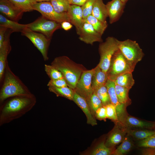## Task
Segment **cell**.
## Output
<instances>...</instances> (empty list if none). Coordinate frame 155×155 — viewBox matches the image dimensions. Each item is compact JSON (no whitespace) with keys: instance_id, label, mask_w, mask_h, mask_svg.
Here are the masks:
<instances>
[{"instance_id":"1","label":"cell","mask_w":155,"mask_h":155,"mask_svg":"<svg viewBox=\"0 0 155 155\" xmlns=\"http://www.w3.org/2000/svg\"><path fill=\"white\" fill-rule=\"evenodd\" d=\"M35 103L33 95L13 97L0 107V126L22 117L30 111Z\"/></svg>"},{"instance_id":"2","label":"cell","mask_w":155,"mask_h":155,"mask_svg":"<svg viewBox=\"0 0 155 155\" xmlns=\"http://www.w3.org/2000/svg\"><path fill=\"white\" fill-rule=\"evenodd\" d=\"M51 65L61 72L68 86L74 90L82 73L87 70L82 64L65 56L56 57Z\"/></svg>"},{"instance_id":"3","label":"cell","mask_w":155,"mask_h":155,"mask_svg":"<svg viewBox=\"0 0 155 155\" xmlns=\"http://www.w3.org/2000/svg\"><path fill=\"white\" fill-rule=\"evenodd\" d=\"M32 96H33L32 94L21 85L13 73L7 70L5 73L3 85L0 91L1 103L10 97Z\"/></svg>"},{"instance_id":"4","label":"cell","mask_w":155,"mask_h":155,"mask_svg":"<svg viewBox=\"0 0 155 155\" xmlns=\"http://www.w3.org/2000/svg\"><path fill=\"white\" fill-rule=\"evenodd\" d=\"M135 66L130 63L119 49L113 56L107 72L108 79L114 81L118 76L127 73H132Z\"/></svg>"},{"instance_id":"5","label":"cell","mask_w":155,"mask_h":155,"mask_svg":"<svg viewBox=\"0 0 155 155\" xmlns=\"http://www.w3.org/2000/svg\"><path fill=\"white\" fill-rule=\"evenodd\" d=\"M118 40L113 36L107 37L104 42H100L98 51L100 61L98 65L102 71L107 73L110 65L112 58L119 49Z\"/></svg>"},{"instance_id":"6","label":"cell","mask_w":155,"mask_h":155,"mask_svg":"<svg viewBox=\"0 0 155 155\" xmlns=\"http://www.w3.org/2000/svg\"><path fill=\"white\" fill-rule=\"evenodd\" d=\"M118 45L119 49L125 57L135 66L144 56L142 50L135 41L129 39L121 41L119 40Z\"/></svg>"},{"instance_id":"7","label":"cell","mask_w":155,"mask_h":155,"mask_svg":"<svg viewBox=\"0 0 155 155\" xmlns=\"http://www.w3.org/2000/svg\"><path fill=\"white\" fill-rule=\"evenodd\" d=\"M30 30L42 33L49 39L54 32L61 28V23L42 16L33 22L27 24Z\"/></svg>"},{"instance_id":"8","label":"cell","mask_w":155,"mask_h":155,"mask_svg":"<svg viewBox=\"0 0 155 155\" xmlns=\"http://www.w3.org/2000/svg\"><path fill=\"white\" fill-rule=\"evenodd\" d=\"M95 68L89 70H86L82 73L74 90L83 97L89 106L90 98L93 93L91 82Z\"/></svg>"},{"instance_id":"9","label":"cell","mask_w":155,"mask_h":155,"mask_svg":"<svg viewBox=\"0 0 155 155\" xmlns=\"http://www.w3.org/2000/svg\"><path fill=\"white\" fill-rule=\"evenodd\" d=\"M34 10L39 12L45 18L61 23L69 20L67 13H59L54 9L50 1L36 2L33 6Z\"/></svg>"},{"instance_id":"10","label":"cell","mask_w":155,"mask_h":155,"mask_svg":"<svg viewBox=\"0 0 155 155\" xmlns=\"http://www.w3.org/2000/svg\"><path fill=\"white\" fill-rule=\"evenodd\" d=\"M28 38L41 53L44 60L48 59V50L50 39L43 34L34 32L28 28L22 32Z\"/></svg>"},{"instance_id":"11","label":"cell","mask_w":155,"mask_h":155,"mask_svg":"<svg viewBox=\"0 0 155 155\" xmlns=\"http://www.w3.org/2000/svg\"><path fill=\"white\" fill-rule=\"evenodd\" d=\"M76 30L79 39L86 44L92 45L95 42H102V36L84 20L81 27Z\"/></svg>"},{"instance_id":"12","label":"cell","mask_w":155,"mask_h":155,"mask_svg":"<svg viewBox=\"0 0 155 155\" xmlns=\"http://www.w3.org/2000/svg\"><path fill=\"white\" fill-rule=\"evenodd\" d=\"M120 123L127 128L155 130V121L138 119L127 113Z\"/></svg>"},{"instance_id":"13","label":"cell","mask_w":155,"mask_h":155,"mask_svg":"<svg viewBox=\"0 0 155 155\" xmlns=\"http://www.w3.org/2000/svg\"><path fill=\"white\" fill-rule=\"evenodd\" d=\"M105 85L107 89L111 102L116 106L118 121L120 122L127 113L126 111L127 107L119 102L115 92L114 81L108 79Z\"/></svg>"},{"instance_id":"14","label":"cell","mask_w":155,"mask_h":155,"mask_svg":"<svg viewBox=\"0 0 155 155\" xmlns=\"http://www.w3.org/2000/svg\"><path fill=\"white\" fill-rule=\"evenodd\" d=\"M115 125L105 143L110 148L121 143L127 135V128L119 122L115 123Z\"/></svg>"},{"instance_id":"15","label":"cell","mask_w":155,"mask_h":155,"mask_svg":"<svg viewBox=\"0 0 155 155\" xmlns=\"http://www.w3.org/2000/svg\"><path fill=\"white\" fill-rule=\"evenodd\" d=\"M0 11L7 18L16 22L22 18L24 12L9 0H0Z\"/></svg>"},{"instance_id":"16","label":"cell","mask_w":155,"mask_h":155,"mask_svg":"<svg viewBox=\"0 0 155 155\" xmlns=\"http://www.w3.org/2000/svg\"><path fill=\"white\" fill-rule=\"evenodd\" d=\"M125 4L121 0H112L107 3L106 5L110 24L119 20L124 12Z\"/></svg>"},{"instance_id":"17","label":"cell","mask_w":155,"mask_h":155,"mask_svg":"<svg viewBox=\"0 0 155 155\" xmlns=\"http://www.w3.org/2000/svg\"><path fill=\"white\" fill-rule=\"evenodd\" d=\"M73 100L85 114L87 119V123L92 126L97 125L96 121L86 100L74 91Z\"/></svg>"},{"instance_id":"18","label":"cell","mask_w":155,"mask_h":155,"mask_svg":"<svg viewBox=\"0 0 155 155\" xmlns=\"http://www.w3.org/2000/svg\"><path fill=\"white\" fill-rule=\"evenodd\" d=\"M67 13L69 22L75 27L76 30L80 28L84 21L81 6L71 4Z\"/></svg>"},{"instance_id":"19","label":"cell","mask_w":155,"mask_h":155,"mask_svg":"<svg viewBox=\"0 0 155 155\" xmlns=\"http://www.w3.org/2000/svg\"><path fill=\"white\" fill-rule=\"evenodd\" d=\"M10 30L7 31L4 41L0 47V80H1L4 72L6 66V61L10 46L9 45V37L12 32Z\"/></svg>"},{"instance_id":"20","label":"cell","mask_w":155,"mask_h":155,"mask_svg":"<svg viewBox=\"0 0 155 155\" xmlns=\"http://www.w3.org/2000/svg\"><path fill=\"white\" fill-rule=\"evenodd\" d=\"M0 26L6 27L13 32H22L27 30V24H21L7 18L0 14Z\"/></svg>"},{"instance_id":"21","label":"cell","mask_w":155,"mask_h":155,"mask_svg":"<svg viewBox=\"0 0 155 155\" xmlns=\"http://www.w3.org/2000/svg\"><path fill=\"white\" fill-rule=\"evenodd\" d=\"M108 79L107 73L102 71L97 65L95 67L92 79L91 85L93 90L105 85Z\"/></svg>"},{"instance_id":"22","label":"cell","mask_w":155,"mask_h":155,"mask_svg":"<svg viewBox=\"0 0 155 155\" xmlns=\"http://www.w3.org/2000/svg\"><path fill=\"white\" fill-rule=\"evenodd\" d=\"M93 16L100 20L106 22L108 17L106 5L102 0H96L94 3L92 13Z\"/></svg>"},{"instance_id":"23","label":"cell","mask_w":155,"mask_h":155,"mask_svg":"<svg viewBox=\"0 0 155 155\" xmlns=\"http://www.w3.org/2000/svg\"><path fill=\"white\" fill-rule=\"evenodd\" d=\"M127 134L129 136L140 140L146 139L155 134V130L148 129L127 128Z\"/></svg>"},{"instance_id":"24","label":"cell","mask_w":155,"mask_h":155,"mask_svg":"<svg viewBox=\"0 0 155 155\" xmlns=\"http://www.w3.org/2000/svg\"><path fill=\"white\" fill-rule=\"evenodd\" d=\"M115 90L119 102L127 107L130 105L131 102L129 96V90L115 84Z\"/></svg>"},{"instance_id":"25","label":"cell","mask_w":155,"mask_h":155,"mask_svg":"<svg viewBox=\"0 0 155 155\" xmlns=\"http://www.w3.org/2000/svg\"><path fill=\"white\" fill-rule=\"evenodd\" d=\"M115 84L130 90L134 85L135 81L132 73H127L117 77L114 81Z\"/></svg>"},{"instance_id":"26","label":"cell","mask_w":155,"mask_h":155,"mask_svg":"<svg viewBox=\"0 0 155 155\" xmlns=\"http://www.w3.org/2000/svg\"><path fill=\"white\" fill-rule=\"evenodd\" d=\"M133 146L132 141L127 134L119 146L113 151L112 154L123 155L129 152Z\"/></svg>"},{"instance_id":"27","label":"cell","mask_w":155,"mask_h":155,"mask_svg":"<svg viewBox=\"0 0 155 155\" xmlns=\"http://www.w3.org/2000/svg\"><path fill=\"white\" fill-rule=\"evenodd\" d=\"M84 20L91 24L94 29L102 36L108 26L107 22L102 21L92 15L88 16Z\"/></svg>"},{"instance_id":"28","label":"cell","mask_w":155,"mask_h":155,"mask_svg":"<svg viewBox=\"0 0 155 155\" xmlns=\"http://www.w3.org/2000/svg\"><path fill=\"white\" fill-rule=\"evenodd\" d=\"M49 89L57 96H62L73 100L74 90L68 86L61 88L50 86L49 87Z\"/></svg>"},{"instance_id":"29","label":"cell","mask_w":155,"mask_h":155,"mask_svg":"<svg viewBox=\"0 0 155 155\" xmlns=\"http://www.w3.org/2000/svg\"><path fill=\"white\" fill-rule=\"evenodd\" d=\"M9 0L24 12L33 10V6L37 2L35 0Z\"/></svg>"},{"instance_id":"30","label":"cell","mask_w":155,"mask_h":155,"mask_svg":"<svg viewBox=\"0 0 155 155\" xmlns=\"http://www.w3.org/2000/svg\"><path fill=\"white\" fill-rule=\"evenodd\" d=\"M55 10L59 13L67 12L70 4L67 0H51Z\"/></svg>"},{"instance_id":"31","label":"cell","mask_w":155,"mask_h":155,"mask_svg":"<svg viewBox=\"0 0 155 155\" xmlns=\"http://www.w3.org/2000/svg\"><path fill=\"white\" fill-rule=\"evenodd\" d=\"M94 92L101 100L103 106L111 103L107 89L105 85L102 86L93 90Z\"/></svg>"},{"instance_id":"32","label":"cell","mask_w":155,"mask_h":155,"mask_svg":"<svg viewBox=\"0 0 155 155\" xmlns=\"http://www.w3.org/2000/svg\"><path fill=\"white\" fill-rule=\"evenodd\" d=\"M115 150V149H114ZM114 150L107 147L104 142L98 144L92 151V155H109L112 154Z\"/></svg>"},{"instance_id":"33","label":"cell","mask_w":155,"mask_h":155,"mask_svg":"<svg viewBox=\"0 0 155 155\" xmlns=\"http://www.w3.org/2000/svg\"><path fill=\"white\" fill-rule=\"evenodd\" d=\"M44 70L46 73L51 80L63 78L61 72L51 65H45Z\"/></svg>"},{"instance_id":"34","label":"cell","mask_w":155,"mask_h":155,"mask_svg":"<svg viewBox=\"0 0 155 155\" xmlns=\"http://www.w3.org/2000/svg\"><path fill=\"white\" fill-rule=\"evenodd\" d=\"M105 106L106 108L107 118L112 120L115 123L119 122L116 106L111 103Z\"/></svg>"},{"instance_id":"35","label":"cell","mask_w":155,"mask_h":155,"mask_svg":"<svg viewBox=\"0 0 155 155\" xmlns=\"http://www.w3.org/2000/svg\"><path fill=\"white\" fill-rule=\"evenodd\" d=\"M102 106L101 100L93 92L90 98L89 103V106L93 114L95 113L96 111Z\"/></svg>"},{"instance_id":"36","label":"cell","mask_w":155,"mask_h":155,"mask_svg":"<svg viewBox=\"0 0 155 155\" xmlns=\"http://www.w3.org/2000/svg\"><path fill=\"white\" fill-rule=\"evenodd\" d=\"M96 0H88L84 4L81 6L84 20L92 14L93 8Z\"/></svg>"},{"instance_id":"37","label":"cell","mask_w":155,"mask_h":155,"mask_svg":"<svg viewBox=\"0 0 155 155\" xmlns=\"http://www.w3.org/2000/svg\"><path fill=\"white\" fill-rule=\"evenodd\" d=\"M138 145L140 147L155 148V134L143 140H140Z\"/></svg>"},{"instance_id":"38","label":"cell","mask_w":155,"mask_h":155,"mask_svg":"<svg viewBox=\"0 0 155 155\" xmlns=\"http://www.w3.org/2000/svg\"><path fill=\"white\" fill-rule=\"evenodd\" d=\"M47 86L49 87L61 88L68 86L64 78L56 80H51L48 82Z\"/></svg>"},{"instance_id":"39","label":"cell","mask_w":155,"mask_h":155,"mask_svg":"<svg viewBox=\"0 0 155 155\" xmlns=\"http://www.w3.org/2000/svg\"><path fill=\"white\" fill-rule=\"evenodd\" d=\"M96 117L100 120H105L107 118L106 108L105 106L98 108L95 112Z\"/></svg>"},{"instance_id":"40","label":"cell","mask_w":155,"mask_h":155,"mask_svg":"<svg viewBox=\"0 0 155 155\" xmlns=\"http://www.w3.org/2000/svg\"><path fill=\"white\" fill-rule=\"evenodd\" d=\"M8 28L2 26L0 27V47L4 41Z\"/></svg>"},{"instance_id":"41","label":"cell","mask_w":155,"mask_h":155,"mask_svg":"<svg viewBox=\"0 0 155 155\" xmlns=\"http://www.w3.org/2000/svg\"><path fill=\"white\" fill-rule=\"evenodd\" d=\"M141 154L142 155H155V148H143Z\"/></svg>"},{"instance_id":"42","label":"cell","mask_w":155,"mask_h":155,"mask_svg":"<svg viewBox=\"0 0 155 155\" xmlns=\"http://www.w3.org/2000/svg\"><path fill=\"white\" fill-rule=\"evenodd\" d=\"M61 28L67 31L70 30L72 27V25L69 22L65 21L61 23Z\"/></svg>"},{"instance_id":"43","label":"cell","mask_w":155,"mask_h":155,"mask_svg":"<svg viewBox=\"0 0 155 155\" xmlns=\"http://www.w3.org/2000/svg\"><path fill=\"white\" fill-rule=\"evenodd\" d=\"M88 0H72L71 4L82 6Z\"/></svg>"},{"instance_id":"44","label":"cell","mask_w":155,"mask_h":155,"mask_svg":"<svg viewBox=\"0 0 155 155\" xmlns=\"http://www.w3.org/2000/svg\"><path fill=\"white\" fill-rule=\"evenodd\" d=\"M37 2L50 1L51 0H35Z\"/></svg>"},{"instance_id":"45","label":"cell","mask_w":155,"mask_h":155,"mask_svg":"<svg viewBox=\"0 0 155 155\" xmlns=\"http://www.w3.org/2000/svg\"><path fill=\"white\" fill-rule=\"evenodd\" d=\"M128 0H121V1H122V2L125 4H126Z\"/></svg>"},{"instance_id":"46","label":"cell","mask_w":155,"mask_h":155,"mask_svg":"<svg viewBox=\"0 0 155 155\" xmlns=\"http://www.w3.org/2000/svg\"><path fill=\"white\" fill-rule=\"evenodd\" d=\"M67 0L69 2L70 4H71V3L72 2V0Z\"/></svg>"}]
</instances>
